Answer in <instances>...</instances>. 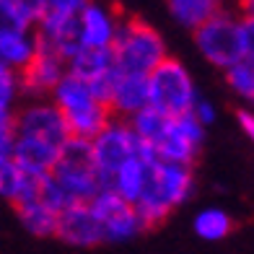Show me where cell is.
<instances>
[{
  "mask_svg": "<svg viewBox=\"0 0 254 254\" xmlns=\"http://www.w3.org/2000/svg\"><path fill=\"white\" fill-rule=\"evenodd\" d=\"M226 83L239 99H244L247 104L254 107V65L249 60L226 70Z\"/></svg>",
  "mask_w": 254,
  "mask_h": 254,
  "instance_id": "cell-23",
  "label": "cell"
},
{
  "mask_svg": "<svg viewBox=\"0 0 254 254\" xmlns=\"http://www.w3.org/2000/svg\"><path fill=\"white\" fill-rule=\"evenodd\" d=\"M29 174L21 169L13 158H0V197L10 200V202H18L24 197V192L29 187Z\"/></svg>",
  "mask_w": 254,
  "mask_h": 254,
  "instance_id": "cell-22",
  "label": "cell"
},
{
  "mask_svg": "<svg viewBox=\"0 0 254 254\" xmlns=\"http://www.w3.org/2000/svg\"><path fill=\"white\" fill-rule=\"evenodd\" d=\"M112 55H114V65H117L120 73L143 75V78H148L169 57L164 37L140 18L122 21Z\"/></svg>",
  "mask_w": 254,
  "mask_h": 254,
  "instance_id": "cell-3",
  "label": "cell"
},
{
  "mask_svg": "<svg viewBox=\"0 0 254 254\" xmlns=\"http://www.w3.org/2000/svg\"><path fill=\"white\" fill-rule=\"evenodd\" d=\"M194 44L207 63L223 70H231L234 65L247 60L244 39H241V18L228 10L218 13L194 31Z\"/></svg>",
  "mask_w": 254,
  "mask_h": 254,
  "instance_id": "cell-6",
  "label": "cell"
},
{
  "mask_svg": "<svg viewBox=\"0 0 254 254\" xmlns=\"http://www.w3.org/2000/svg\"><path fill=\"white\" fill-rule=\"evenodd\" d=\"M247 60H249V63H252V65H254V57H247Z\"/></svg>",
  "mask_w": 254,
  "mask_h": 254,
  "instance_id": "cell-33",
  "label": "cell"
},
{
  "mask_svg": "<svg viewBox=\"0 0 254 254\" xmlns=\"http://www.w3.org/2000/svg\"><path fill=\"white\" fill-rule=\"evenodd\" d=\"M169 3H174V0H169Z\"/></svg>",
  "mask_w": 254,
  "mask_h": 254,
  "instance_id": "cell-34",
  "label": "cell"
},
{
  "mask_svg": "<svg viewBox=\"0 0 254 254\" xmlns=\"http://www.w3.org/2000/svg\"><path fill=\"white\" fill-rule=\"evenodd\" d=\"M194 192V174L192 166L169 164V161H153L151 177L143 197L137 200V215L145 228L164 223L174 207L184 205Z\"/></svg>",
  "mask_w": 254,
  "mask_h": 254,
  "instance_id": "cell-1",
  "label": "cell"
},
{
  "mask_svg": "<svg viewBox=\"0 0 254 254\" xmlns=\"http://www.w3.org/2000/svg\"><path fill=\"white\" fill-rule=\"evenodd\" d=\"M16 215L21 226H24L31 236L47 239L57 236V223H60V213L50 207L37 192H34V177L29 179V187L24 192V197L16 202Z\"/></svg>",
  "mask_w": 254,
  "mask_h": 254,
  "instance_id": "cell-15",
  "label": "cell"
},
{
  "mask_svg": "<svg viewBox=\"0 0 254 254\" xmlns=\"http://www.w3.org/2000/svg\"><path fill=\"white\" fill-rule=\"evenodd\" d=\"M16 122L13 117H0V158H13L16 148Z\"/></svg>",
  "mask_w": 254,
  "mask_h": 254,
  "instance_id": "cell-27",
  "label": "cell"
},
{
  "mask_svg": "<svg viewBox=\"0 0 254 254\" xmlns=\"http://www.w3.org/2000/svg\"><path fill=\"white\" fill-rule=\"evenodd\" d=\"M241 18H254V0H239Z\"/></svg>",
  "mask_w": 254,
  "mask_h": 254,
  "instance_id": "cell-32",
  "label": "cell"
},
{
  "mask_svg": "<svg viewBox=\"0 0 254 254\" xmlns=\"http://www.w3.org/2000/svg\"><path fill=\"white\" fill-rule=\"evenodd\" d=\"M236 120H239V127L244 130V135L254 143V112L252 109H239L236 112Z\"/></svg>",
  "mask_w": 254,
  "mask_h": 254,
  "instance_id": "cell-31",
  "label": "cell"
},
{
  "mask_svg": "<svg viewBox=\"0 0 254 254\" xmlns=\"http://www.w3.org/2000/svg\"><path fill=\"white\" fill-rule=\"evenodd\" d=\"M91 0H47V13H60V16H73L78 18Z\"/></svg>",
  "mask_w": 254,
  "mask_h": 254,
  "instance_id": "cell-28",
  "label": "cell"
},
{
  "mask_svg": "<svg viewBox=\"0 0 254 254\" xmlns=\"http://www.w3.org/2000/svg\"><path fill=\"white\" fill-rule=\"evenodd\" d=\"M39 52V37L34 29H24V31H13L0 37V63L8 65L10 70L24 73L31 65V60Z\"/></svg>",
  "mask_w": 254,
  "mask_h": 254,
  "instance_id": "cell-19",
  "label": "cell"
},
{
  "mask_svg": "<svg viewBox=\"0 0 254 254\" xmlns=\"http://www.w3.org/2000/svg\"><path fill=\"white\" fill-rule=\"evenodd\" d=\"M192 114H194V120H197L202 127H210L215 122V107H213L210 101H205V99H200L197 104H194Z\"/></svg>",
  "mask_w": 254,
  "mask_h": 254,
  "instance_id": "cell-29",
  "label": "cell"
},
{
  "mask_svg": "<svg viewBox=\"0 0 254 254\" xmlns=\"http://www.w3.org/2000/svg\"><path fill=\"white\" fill-rule=\"evenodd\" d=\"M52 177L65 192V197L70 200V205L91 202L107 190V179L96 169L91 143L80 140V137H70L63 145V153H60V161H57Z\"/></svg>",
  "mask_w": 254,
  "mask_h": 254,
  "instance_id": "cell-4",
  "label": "cell"
},
{
  "mask_svg": "<svg viewBox=\"0 0 254 254\" xmlns=\"http://www.w3.org/2000/svg\"><path fill=\"white\" fill-rule=\"evenodd\" d=\"M52 104L63 112L67 127H70V135L80 137V140H88V143L114 120L112 109L94 94L91 83H86V80H80L70 73L52 91Z\"/></svg>",
  "mask_w": 254,
  "mask_h": 254,
  "instance_id": "cell-2",
  "label": "cell"
},
{
  "mask_svg": "<svg viewBox=\"0 0 254 254\" xmlns=\"http://www.w3.org/2000/svg\"><path fill=\"white\" fill-rule=\"evenodd\" d=\"M8 3L13 5L31 26H37L44 18V13H47V0H8Z\"/></svg>",
  "mask_w": 254,
  "mask_h": 254,
  "instance_id": "cell-26",
  "label": "cell"
},
{
  "mask_svg": "<svg viewBox=\"0 0 254 254\" xmlns=\"http://www.w3.org/2000/svg\"><path fill=\"white\" fill-rule=\"evenodd\" d=\"M192 228L202 241H221L231 234L234 221H231V215L223 210V207L210 205V207H202V210L194 215Z\"/></svg>",
  "mask_w": 254,
  "mask_h": 254,
  "instance_id": "cell-21",
  "label": "cell"
},
{
  "mask_svg": "<svg viewBox=\"0 0 254 254\" xmlns=\"http://www.w3.org/2000/svg\"><path fill=\"white\" fill-rule=\"evenodd\" d=\"M156 156L145 148V153L140 158L130 161L127 166H122L117 174H114L109 179V187L107 190H114L120 194V197H125L127 202L137 205V200L143 197V192L148 187V177H151V166H153Z\"/></svg>",
  "mask_w": 254,
  "mask_h": 254,
  "instance_id": "cell-17",
  "label": "cell"
},
{
  "mask_svg": "<svg viewBox=\"0 0 254 254\" xmlns=\"http://www.w3.org/2000/svg\"><path fill=\"white\" fill-rule=\"evenodd\" d=\"M57 239L75 249H91L96 244H104V231L91 202H75L65 207L60 213V223H57Z\"/></svg>",
  "mask_w": 254,
  "mask_h": 254,
  "instance_id": "cell-13",
  "label": "cell"
},
{
  "mask_svg": "<svg viewBox=\"0 0 254 254\" xmlns=\"http://www.w3.org/2000/svg\"><path fill=\"white\" fill-rule=\"evenodd\" d=\"M24 29H34V26L8 3V0H0V37L13 34V31H24Z\"/></svg>",
  "mask_w": 254,
  "mask_h": 254,
  "instance_id": "cell-25",
  "label": "cell"
},
{
  "mask_svg": "<svg viewBox=\"0 0 254 254\" xmlns=\"http://www.w3.org/2000/svg\"><path fill=\"white\" fill-rule=\"evenodd\" d=\"M91 207L101 223L104 241L107 244H122V241H132L140 231H145L137 207L120 197L114 190H104L96 200H91Z\"/></svg>",
  "mask_w": 254,
  "mask_h": 254,
  "instance_id": "cell-9",
  "label": "cell"
},
{
  "mask_svg": "<svg viewBox=\"0 0 254 254\" xmlns=\"http://www.w3.org/2000/svg\"><path fill=\"white\" fill-rule=\"evenodd\" d=\"M101 101L112 109L114 117L120 120H132L135 114L148 109V78L143 75H127L114 70L112 78L107 80V88L101 94Z\"/></svg>",
  "mask_w": 254,
  "mask_h": 254,
  "instance_id": "cell-12",
  "label": "cell"
},
{
  "mask_svg": "<svg viewBox=\"0 0 254 254\" xmlns=\"http://www.w3.org/2000/svg\"><path fill=\"white\" fill-rule=\"evenodd\" d=\"M60 153L63 148H57L47 140L18 135L16 148H13V161L29 177H50L57 166V161H60Z\"/></svg>",
  "mask_w": 254,
  "mask_h": 254,
  "instance_id": "cell-16",
  "label": "cell"
},
{
  "mask_svg": "<svg viewBox=\"0 0 254 254\" xmlns=\"http://www.w3.org/2000/svg\"><path fill=\"white\" fill-rule=\"evenodd\" d=\"M117 65H114L112 50H94V47H80L70 60H67V73L86 80V83L96 86L101 80H107Z\"/></svg>",
  "mask_w": 254,
  "mask_h": 254,
  "instance_id": "cell-18",
  "label": "cell"
},
{
  "mask_svg": "<svg viewBox=\"0 0 254 254\" xmlns=\"http://www.w3.org/2000/svg\"><path fill=\"white\" fill-rule=\"evenodd\" d=\"M241 39L247 57H254V18H241Z\"/></svg>",
  "mask_w": 254,
  "mask_h": 254,
  "instance_id": "cell-30",
  "label": "cell"
},
{
  "mask_svg": "<svg viewBox=\"0 0 254 254\" xmlns=\"http://www.w3.org/2000/svg\"><path fill=\"white\" fill-rule=\"evenodd\" d=\"M21 94V73L0 63V117H13V104Z\"/></svg>",
  "mask_w": 254,
  "mask_h": 254,
  "instance_id": "cell-24",
  "label": "cell"
},
{
  "mask_svg": "<svg viewBox=\"0 0 254 254\" xmlns=\"http://www.w3.org/2000/svg\"><path fill=\"white\" fill-rule=\"evenodd\" d=\"M148 99H151L148 107H153L166 117H184V114H192L194 104L200 101V94L187 67L174 57H166L148 75Z\"/></svg>",
  "mask_w": 254,
  "mask_h": 254,
  "instance_id": "cell-5",
  "label": "cell"
},
{
  "mask_svg": "<svg viewBox=\"0 0 254 254\" xmlns=\"http://www.w3.org/2000/svg\"><path fill=\"white\" fill-rule=\"evenodd\" d=\"M169 10L179 26L197 31L210 18L223 13V0H174L169 3Z\"/></svg>",
  "mask_w": 254,
  "mask_h": 254,
  "instance_id": "cell-20",
  "label": "cell"
},
{
  "mask_svg": "<svg viewBox=\"0 0 254 254\" xmlns=\"http://www.w3.org/2000/svg\"><path fill=\"white\" fill-rule=\"evenodd\" d=\"M91 153H94L96 169L101 171V177L107 179V187H109V179L117 174L122 166L130 164V161L140 158L145 153V145L140 143V137L135 135L130 120L114 117L94 140H91Z\"/></svg>",
  "mask_w": 254,
  "mask_h": 254,
  "instance_id": "cell-7",
  "label": "cell"
},
{
  "mask_svg": "<svg viewBox=\"0 0 254 254\" xmlns=\"http://www.w3.org/2000/svg\"><path fill=\"white\" fill-rule=\"evenodd\" d=\"M16 132L26 135V137H39V140H47L57 148H63L70 140V127H67L63 112L55 107L52 101H31L29 107H24L16 117Z\"/></svg>",
  "mask_w": 254,
  "mask_h": 254,
  "instance_id": "cell-10",
  "label": "cell"
},
{
  "mask_svg": "<svg viewBox=\"0 0 254 254\" xmlns=\"http://www.w3.org/2000/svg\"><path fill=\"white\" fill-rule=\"evenodd\" d=\"M205 140V127L194 120V114H184V117H174L169 122V127L156 145L151 148V153L156 161H169V164H184L192 166V161L197 158L200 148Z\"/></svg>",
  "mask_w": 254,
  "mask_h": 254,
  "instance_id": "cell-8",
  "label": "cell"
},
{
  "mask_svg": "<svg viewBox=\"0 0 254 254\" xmlns=\"http://www.w3.org/2000/svg\"><path fill=\"white\" fill-rule=\"evenodd\" d=\"M122 16L107 3L91 0L78 16V42L80 47L94 50H112L117 42V34L122 26Z\"/></svg>",
  "mask_w": 254,
  "mask_h": 254,
  "instance_id": "cell-11",
  "label": "cell"
},
{
  "mask_svg": "<svg viewBox=\"0 0 254 254\" xmlns=\"http://www.w3.org/2000/svg\"><path fill=\"white\" fill-rule=\"evenodd\" d=\"M67 75V60L39 42V52L21 73V91L29 96H52L57 83Z\"/></svg>",
  "mask_w": 254,
  "mask_h": 254,
  "instance_id": "cell-14",
  "label": "cell"
}]
</instances>
